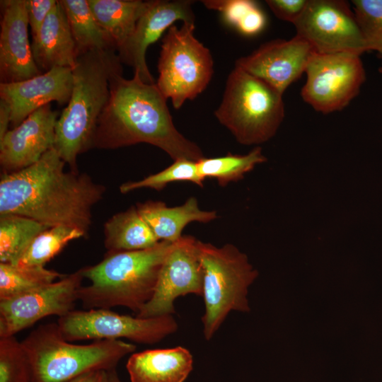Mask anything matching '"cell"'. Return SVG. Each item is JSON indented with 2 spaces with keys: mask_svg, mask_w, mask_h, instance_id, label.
<instances>
[{
  "mask_svg": "<svg viewBox=\"0 0 382 382\" xmlns=\"http://www.w3.org/2000/svg\"><path fill=\"white\" fill-rule=\"evenodd\" d=\"M64 161L54 148L35 163L3 173L0 180V215L17 214L46 226H67L86 236L92 208L105 192L86 173L64 171Z\"/></svg>",
  "mask_w": 382,
  "mask_h": 382,
  "instance_id": "6da1fadb",
  "label": "cell"
},
{
  "mask_svg": "<svg viewBox=\"0 0 382 382\" xmlns=\"http://www.w3.org/2000/svg\"><path fill=\"white\" fill-rule=\"evenodd\" d=\"M109 88L93 148L115 149L146 143L158 147L173 161H197L204 157L198 145L175 127L167 99L156 83H145L136 74L127 79L120 71L112 75Z\"/></svg>",
  "mask_w": 382,
  "mask_h": 382,
  "instance_id": "7a4b0ae2",
  "label": "cell"
},
{
  "mask_svg": "<svg viewBox=\"0 0 382 382\" xmlns=\"http://www.w3.org/2000/svg\"><path fill=\"white\" fill-rule=\"evenodd\" d=\"M122 71L116 50H92L79 54L72 68L73 88L58 117L54 148L73 172L77 157L93 149L98 119L110 96L112 75Z\"/></svg>",
  "mask_w": 382,
  "mask_h": 382,
  "instance_id": "3957f363",
  "label": "cell"
},
{
  "mask_svg": "<svg viewBox=\"0 0 382 382\" xmlns=\"http://www.w3.org/2000/svg\"><path fill=\"white\" fill-rule=\"evenodd\" d=\"M173 245L161 241L145 250L107 252L98 264L82 268L90 284L80 287L78 301L86 309L124 306L136 314L151 299Z\"/></svg>",
  "mask_w": 382,
  "mask_h": 382,
  "instance_id": "277c9868",
  "label": "cell"
},
{
  "mask_svg": "<svg viewBox=\"0 0 382 382\" xmlns=\"http://www.w3.org/2000/svg\"><path fill=\"white\" fill-rule=\"evenodd\" d=\"M21 342L29 364L30 382H69L88 372L109 371L136 349L134 345L121 340L74 345L53 323L40 325Z\"/></svg>",
  "mask_w": 382,
  "mask_h": 382,
  "instance_id": "5b68a950",
  "label": "cell"
},
{
  "mask_svg": "<svg viewBox=\"0 0 382 382\" xmlns=\"http://www.w3.org/2000/svg\"><path fill=\"white\" fill-rule=\"evenodd\" d=\"M282 96L262 79L235 66L214 115L238 143L260 144L276 134L283 121Z\"/></svg>",
  "mask_w": 382,
  "mask_h": 382,
  "instance_id": "8992f818",
  "label": "cell"
},
{
  "mask_svg": "<svg viewBox=\"0 0 382 382\" xmlns=\"http://www.w3.org/2000/svg\"><path fill=\"white\" fill-rule=\"evenodd\" d=\"M198 248L203 270V333L209 340L231 311H250L248 287L258 272L232 244L216 247L199 241Z\"/></svg>",
  "mask_w": 382,
  "mask_h": 382,
  "instance_id": "52a82bcc",
  "label": "cell"
},
{
  "mask_svg": "<svg viewBox=\"0 0 382 382\" xmlns=\"http://www.w3.org/2000/svg\"><path fill=\"white\" fill-rule=\"evenodd\" d=\"M194 30L195 23L185 22L180 28L173 25L161 41L156 84L175 109L202 93L214 74L212 54Z\"/></svg>",
  "mask_w": 382,
  "mask_h": 382,
  "instance_id": "ba28073f",
  "label": "cell"
},
{
  "mask_svg": "<svg viewBox=\"0 0 382 382\" xmlns=\"http://www.w3.org/2000/svg\"><path fill=\"white\" fill-rule=\"evenodd\" d=\"M57 323L62 335L69 342L126 338L138 343L154 344L178 328L173 315L139 318L104 308L73 310L59 318Z\"/></svg>",
  "mask_w": 382,
  "mask_h": 382,
  "instance_id": "9c48e42d",
  "label": "cell"
},
{
  "mask_svg": "<svg viewBox=\"0 0 382 382\" xmlns=\"http://www.w3.org/2000/svg\"><path fill=\"white\" fill-rule=\"evenodd\" d=\"M354 52L320 54L311 57L301 95L316 111L324 114L345 108L359 93L365 81L360 58Z\"/></svg>",
  "mask_w": 382,
  "mask_h": 382,
  "instance_id": "30bf717a",
  "label": "cell"
},
{
  "mask_svg": "<svg viewBox=\"0 0 382 382\" xmlns=\"http://www.w3.org/2000/svg\"><path fill=\"white\" fill-rule=\"evenodd\" d=\"M296 34L316 52L329 54L368 51L354 11L343 0H308L294 23Z\"/></svg>",
  "mask_w": 382,
  "mask_h": 382,
  "instance_id": "8fae6325",
  "label": "cell"
},
{
  "mask_svg": "<svg viewBox=\"0 0 382 382\" xmlns=\"http://www.w3.org/2000/svg\"><path fill=\"white\" fill-rule=\"evenodd\" d=\"M199 240L182 236L173 243L161 267L151 299L136 313L139 318L173 315L174 301L189 294L202 295L203 270Z\"/></svg>",
  "mask_w": 382,
  "mask_h": 382,
  "instance_id": "7c38bea8",
  "label": "cell"
},
{
  "mask_svg": "<svg viewBox=\"0 0 382 382\" xmlns=\"http://www.w3.org/2000/svg\"><path fill=\"white\" fill-rule=\"evenodd\" d=\"M84 279L82 269L30 293L0 301V337L13 336L42 318L74 310Z\"/></svg>",
  "mask_w": 382,
  "mask_h": 382,
  "instance_id": "4fadbf2b",
  "label": "cell"
},
{
  "mask_svg": "<svg viewBox=\"0 0 382 382\" xmlns=\"http://www.w3.org/2000/svg\"><path fill=\"white\" fill-rule=\"evenodd\" d=\"M192 1L153 0L138 20L132 35L117 50L122 64L131 66L145 83H154V79L147 66V48L157 41L162 34L177 21L195 23Z\"/></svg>",
  "mask_w": 382,
  "mask_h": 382,
  "instance_id": "5bb4252c",
  "label": "cell"
},
{
  "mask_svg": "<svg viewBox=\"0 0 382 382\" xmlns=\"http://www.w3.org/2000/svg\"><path fill=\"white\" fill-rule=\"evenodd\" d=\"M304 39H277L262 44L250 54L236 60L235 66L262 79L283 95L305 72L315 53Z\"/></svg>",
  "mask_w": 382,
  "mask_h": 382,
  "instance_id": "9a60e30c",
  "label": "cell"
},
{
  "mask_svg": "<svg viewBox=\"0 0 382 382\" xmlns=\"http://www.w3.org/2000/svg\"><path fill=\"white\" fill-rule=\"evenodd\" d=\"M57 119L58 112L47 104L8 131L0 139V164L4 173L24 169L54 148Z\"/></svg>",
  "mask_w": 382,
  "mask_h": 382,
  "instance_id": "2e32d148",
  "label": "cell"
},
{
  "mask_svg": "<svg viewBox=\"0 0 382 382\" xmlns=\"http://www.w3.org/2000/svg\"><path fill=\"white\" fill-rule=\"evenodd\" d=\"M0 81L10 83L38 76L28 39L26 0L1 1Z\"/></svg>",
  "mask_w": 382,
  "mask_h": 382,
  "instance_id": "e0dca14e",
  "label": "cell"
},
{
  "mask_svg": "<svg viewBox=\"0 0 382 382\" xmlns=\"http://www.w3.org/2000/svg\"><path fill=\"white\" fill-rule=\"evenodd\" d=\"M73 88L72 68L54 67L31 79L16 83H0V98L11 110L12 128L31 113L52 101L67 105Z\"/></svg>",
  "mask_w": 382,
  "mask_h": 382,
  "instance_id": "ac0fdd59",
  "label": "cell"
},
{
  "mask_svg": "<svg viewBox=\"0 0 382 382\" xmlns=\"http://www.w3.org/2000/svg\"><path fill=\"white\" fill-rule=\"evenodd\" d=\"M31 50L38 69L46 72L54 67L73 68L77 52L65 11L58 1L45 19Z\"/></svg>",
  "mask_w": 382,
  "mask_h": 382,
  "instance_id": "d6986e66",
  "label": "cell"
},
{
  "mask_svg": "<svg viewBox=\"0 0 382 382\" xmlns=\"http://www.w3.org/2000/svg\"><path fill=\"white\" fill-rule=\"evenodd\" d=\"M192 366L190 351L178 346L134 353L126 367L131 382H184Z\"/></svg>",
  "mask_w": 382,
  "mask_h": 382,
  "instance_id": "ffe728a7",
  "label": "cell"
},
{
  "mask_svg": "<svg viewBox=\"0 0 382 382\" xmlns=\"http://www.w3.org/2000/svg\"><path fill=\"white\" fill-rule=\"evenodd\" d=\"M136 207L160 241L174 243L182 237L181 233L189 223H208L217 218L216 212L200 209L195 197L177 207H170L163 202L153 200L138 202Z\"/></svg>",
  "mask_w": 382,
  "mask_h": 382,
  "instance_id": "44dd1931",
  "label": "cell"
},
{
  "mask_svg": "<svg viewBox=\"0 0 382 382\" xmlns=\"http://www.w3.org/2000/svg\"><path fill=\"white\" fill-rule=\"evenodd\" d=\"M103 232L108 253L145 250L160 241L136 206L112 216L105 223Z\"/></svg>",
  "mask_w": 382,
  "mask_h": 382,
  "instance_id": "7402d4cb",
  "label": "cell"
},
{
  "mask_svg": "<svg viewBox=\"0 0 382 382\" xmlns=\"http://www.w3.org/2000/svg\"><path fill=\"white\" fill-rule=\"evenodd\" d=\"M101 28L117 50L133 33L137 23L151 1L88 0Z\"/></svg>",
  "mask_w": 382,
  "mask_h": 382,
  "instance_id": "603a6c76",
  "label": "cell"
},
{
  "mask_svg": "<svg viewBox=\"0 0 382 382\" xmlns=\"http://www.w3.org/2000/svg\"><path fill=\"white\" fill-rule=\"evenodd\" d=\"M59 2L65 11L78 56L92 50H116L112 41L96 19L88 0H60Z\"/></svg>",
  "mask_w": 382,
  "mask_h": 382,
  "instance_id": "cb8c5ba5",
  "label": "cell"
},
{
  "mask_svg": "<svg viewBox=\"0 0 382 382\" xmlns=\"http://www.w3.org/2000/svg\"><path fill=\"white\" fill-rule=\"evenodd\" d=\"M48 228L25 216L0 215V262L16 264L33 240Z\"/></svg>",
  "mask_w": 382,
  "mask_h": 382,
  "instance_id": "d4e9b609",
  "label": "cell"
},
{
  "mask_svg": "<svg viewBox=\"0 0 382 382\" xmlns=\"http://www.w3.org/2000/svg\"><path fill=\"white\" fill-rule=\"evenodd\" d=\"M64 276L42 266H19L0 262V301L30 293Z\"/></svg>",
  "mask_w": 382,
  "mask_h": 382,
  "instance_id": "484cf974",
  "label": "cell"
},
{
  "mask_svg": "<svg viewBox=\"0 0 382 382\" xmlns=\"http://www.w3.org/2000/svg\"><path fill=\"white\" fill-rule=\"evenodd\" d=\"M266 161L261 147L256 146L245 155L228 153L224 156L204 157L196 163L198 172L204 180L215 178L220 186L225 187L231 182L242 180L257 164Z\"/></svg>",
  "mask_w": 382,
  "mask_h": 382,
  "instance_id": "4316f807",
  "label": "cell"
},
{
  "mask_svg": "<svg viewBox=\"0 0 382 382\" xmlns=\"http://www.w3.org/2000/svg\"><path fill=\"white\" fill-rule=\"evenodd\" d=\"M202 3L207 9L219 12L227 24L244 35H256L266 26L265 14L255 1L203 0Z\"/></svg>",
  "mask_w": 382,
  "mask_h": 382,
  "instance_id": "83f0119b",
  "label": "cell"
},
{
  "mask_svg": "<svg viewBox=\"0 0 382 382\" xmlns=\"http://www.w3.org/2000/svg\"><path fill=\"white\" fill-rule=\"evenodd\" d=\"M86 236L81 230L71 226L48 228L33 240L15 265L45 267L70 241Z\"/></svg>",
  "mask_w": 382,
  "mask_h": 382,
  "instance_id": "f1b7e54d",
  "label": "cell"
},
{
  "mask_svg": "<svg viewBox=\"0 0 382 382\" xmlns=\"http://www.w3.org/2000/svg\"><path fill=\"white\" fill-rule=\"evenodd\" d=\"M197 161L180 158L164 170L150 175L140 180L127 182L120 186L121 193L126 194L140 188L163 190L168 183L177 181L191 182L203 187L204 179L199 175Z\"/></svg>",
  "mask_w": 382,
  "mask_h": 382,
  "instance_id": "f546056e",
  "label": "cell"
},
{
  "mask_svg": "<svg viewBox=\"0 0 382 382\" xmlns=\"http://www.w3.org/2000/svg\"><path fill=\"white\" fill-rule=\"evenodd\" d=\"M0 382H30L28 359L15 335L0 337Z\"/></svg>",
  "mask_w": 382,
  "mask_h": 382,
  "instance_id": "4dcf8cb0",
  "label": "cell"
},
{
  "mask_svg": "<svg viewBox=\"0 0 382 382\" xmlns=\"http://www.w3.org/2000/svg\"><path fill=\"white\" fill-rule=\"evenodd\" d=\"M352 2L368 50L382 54V0H353Z\"/></svg>",
  "mask_w": 382,
  "mask_h": 382,
  "instance_id": "1f68e13d",
  "label": "cell"
},
{
  "mask_svg": "<svg viewBox=\"0 0 382 382\" xmlns=\"http://www.w3.org/2000/svg\"><path fill=\"white\" fill-rule=\"evenodd\" d=\"M57 2L56 0H26L28 25L30 27L32 39L37 35L45 19Z\"/></svg>",
  "mask_w": 382,
  "mask_h": 382,
  "instance_id": "d6a6232c",
  "label": "cell"
},
{
  "mask_svg": "<svg viewBox=\"0 0 382 382\" xmlns=\"http://www.w3.org/2000/svg\"><path fill=\"white\" fill-rule=\"evenodd\" d=\"M265 2L277 18L294 24L303 13L308 0H267Z\"/></svg>",
  "mask_w": 382,
  "mask_h": 382,
  "instance_id": "836d02e7",
  "label": "cell"
},
{
  "mask_svg": "<svg viewBox=\"0 0 382 382\" xmlns=\"http://www.w3.org/2000/svg\"><path fill=\"white\" fill-rule=\"evenodd\" d=\"M11 121V110L9 105L0 98V139L9 130L8 127Z\"/></svg>",
  "mask_w": 382,
  "mask_h": 382,
  "instance_id": "e575fe53",
  "label": "cell"
},
{
  "mask_svg": "<svg viewBox=\"0 0 382 382\" xmlns=\"http://www.w3.org/2000/svg\"><path fill=\"white\" fill-rule=\"evenodd\" d=\"M69 382H108V371L98 370L81 375Z\"/></svg>",
  "mask_w": 382,
  "mask_h": 382,
  "instance_id": "d590c367",
  "label": "cell"
},
{
  "mask_svg": "<svg viewBox=\"0 0 382 382\" xmlns=\"http://www.w3.org/2000/svg\"><path fill=\"white\" fill-rule=\"evenodd\" d=\"M108 382H122L119 378L115 369L108 371Z\"/></svg>",
  "mask_w": 382,
  "mask_h": 382,
  "instance_id": "8d00e7d4",
  "label": "cell"
}]
</instances>
